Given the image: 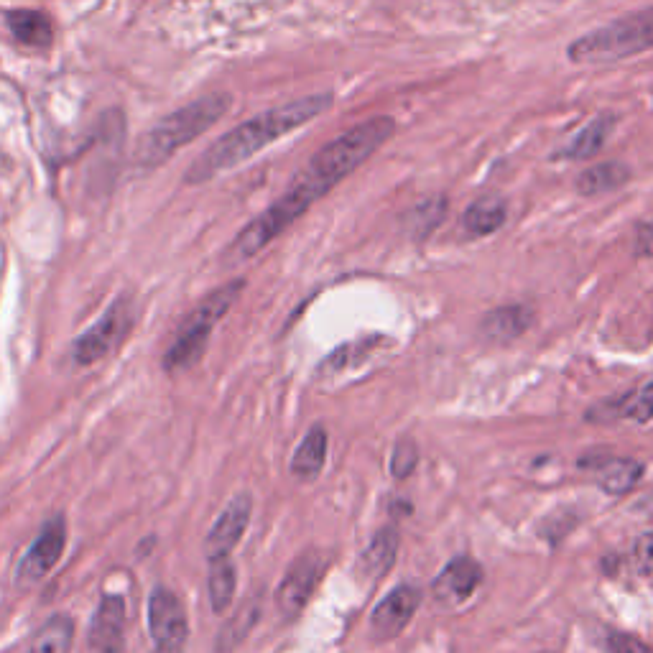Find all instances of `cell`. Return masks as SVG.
Here are the masks:
<instances>
[{"instance_id": "obj_1", "label": "cell", "mask_w": 653, "mask_h": 653, "mask_svg": "<svg viewBox=\"0 0 653 653\" xmlns=\"http://www.w3.org/2000/svg\"><path fill=\"white\" fill-rule=\"evenodd\" d=\"M393 133H396V120L381 115V118H370L355 125L342 136H337L335 141L327 143L309 161L307 169L294 179V184L235 238L228 253L230 261H245V258L261 253L273 238H279L289 228L291 222L299 220L314 202H319L324 194H330L342 179H347L360 164H365Z\"/></svg>"}, {"instance_id": "obj_2", "label": "cell", "mask_w": 653, "mask_h": 653, "mask_svg": "<svg viewBox=\"0 0 653 653\" xmlns=\"http://www.w3.org/2000/svg\"><path fill=\"white\" fill-rule=\"evenodd\" d=\"M332 108V95L322 92V95H309L294 100L289 105L281 108H271L266 113L256 115V118L245 120L243 125L233 128L230 133H225L222 138H217L205 154L199 156L197 164L189 169L187 182L189 184H202L207 179L217 177L222 171L235 169L243 161H248L250 156H256L258 151H263L266 146H271L273 141L289 136L291 131L307 125L309 120L319 118L322 113Z\"/></svg>"}, {"instance_id": "obj_3", "label": "cell", "mask_w": 653, "mask_h": 653, "mask_svg": "<svg viewBox=\"0 0 653 653\" xmlns=\"http://www.w3.org/2000/svg\"><path fill=\"white\" fill-rule=\"evenodd\" d=\"M230 103H233L230 95L212 92V95L199 97V100L189 103L187 108H179L171 115H166L164 120H159L143 136L141 146H138V164L154 169V166L169 161L179 148L192 143L194 138H199L205 131H210L212 125L228 113Z\"/></svg>"}, {"instance_id": "obj_4", "label": "cell", "mask_w": 653, "mask_h": 653, "mask_svg": "<svg viewBox=\"0 0 653 653\" xmlns=\"http://www.w3.org/2000/svg\"><path fill=\"white\" fill-rule=\"evenodd\" d=\"M648 49H653V8L592 29L574 39L567 54L574 64H613Z\"/></svg>"}, {"instance_id": "obj_5", "label": "cell", "mask_w": 653, "mask_h": 653, "mask_svg": "<svg viewBox=\"0 0 653 653\" xmlns=\"http://www.w3.org/2000/svg\"><path fill=\"white\" fill-rule=\"evenodd\" d=\"M243 286V281H230V284L220 286V289L212 291V294L184 319L177 337H174L171 347L164 353V368L169 370V373H179V370L192 368V365L202 358L207 342H210L212 330H215L217 322H220V319L230 312L235 301H238Z\"/></svg>"}, {"instance_id": "obj_6", "label": "cell", "mask_w": 653, "mask_h": 653, "mask_svg": "<svg viewBox=\"0 0 653 653\" xmlns=\"http://www.w3.org/2000/svg\"><path fill=\"white\" fill-rule=\"evenodd\" d=\"M133 324L131 301L120 296L113 307L92 324L90 330L82 332L72 345V358L77 365H95L108 358L115 347L125 340Z\"/></svg>"}, {"instance_id": "obj_7", "label": "cell", "mask_w": 653, "mask_h": 653, "mask_svg": "<svg viewBox=\"0 0 653 653\" xmlns=\"http://www.w3.org/2000/svg\"><path fill=\"white\" fill-rule=\"evenodd\" d=\"M148 633L156 653H184L187 648V613L169 587H156L148 597Z\"/></svg>"}, {"instance_id": "obj_8", "label": "cell", "mask_w": 653, "mask_h": 653, "mask_svg": "<svg viewBox=\"0 0 653 653\" xmlns=\"http://www.w3.org/2000/svg\"><path fill=\"white\" fill-rule=\"evenodd\" d=\"M322 567L324 559L317 549L304 551L294 559V564L281 580L279 592H276V605H279V613L286 620H294L296 615H301V610L307 608L309 597H312L314 587L322 577Z\"/></svg>"}, {"instance_id": "obj_9", "label": "cell", "mask_w": 653, "mask_h": 653, "mask_svg": "<svg viewBox=\"0 0 653 653\" xmlns=\"http://www.w3.org/2000/svg\"><path fill=\"white\" fill-rule=\"evenodd\" d=\"M64 546H67V521L62 516H54L46 523L29 551L23 554L21 564H18V582H36L41 577L52 572L57 562L62 559Z\"/></svg>"}, {"instance_id": "obj_10", "label": "cell", "mask_w": 653, "mask_h": 653, "mask_svg": "<svg viewBox=\"0 0 653 653\" xmlns=\"http://www.w3.org/2000/svg\"><path fill=\"white\" fill-rule=\"evenodd\" d=\"M421 595L414 585H401L388 592L370 615V633L375 641H391L404 631L419 608Z\"/></svg>"}, {"instance_id": "obj_11", "label": "cell", "mask_w": 653, "mask_h": 653, "mask_svg": "<svg viewBox=\"0 0 653 653\" xmlns=\"http://www.w3.org/2000/svg\"><path fill=\"white\" fill-rule=\"evenodd\" d=\"M87 646L92 653H123L125 646V597L105 595L97 605L87 631Z\"/></svg>"}, {"instance_id": "obj_12", "label": "cell", "mask_w": 653, "mask_h": 653, "mask_svg": "<svg viewBox=\"0 0 653 653\" xmlns=\"http://www.w3.org/2000/svg\"><path fill=\"white\" fill-rule=\"evenodd\" d=\"M250 511H253V503H250V495L245 493L235 495L228 506L222 508V513L217 516V521L212 523L210 534H207L205 539L207 559L230 557V551L238 546L245 529H248Z\"/></svg>"}, {"instance_id": "obj_13", "label": "cell", "mask_w": 653, "mask_h": 653, "mask_svg": "<svg viewBox=\"0 0 653 653\" xmlns=\"http://www.w3.org/2000/svg\"><path fill=\"white\" fill-rule=\"evenodd\" d=\"M480 582H483V567L470 557H457L437 574L434 597L444 605H460L470 600Z\"/></svg>"}, {"instance_id": "obj_14", "label": "cell", "mask_w": 653, "mask_h": 653, "mask_svg": "<svg viewBox=\"0 0 653 653\" xmlns=\"http://www.w3.org/2000/svg\"><path fill=\"white\" fill-rule=\"evenodd\" d=\"M615 120L618 118H615L613 113L597 115V118L590 120L557 156L567 161H587L592 159V156H597L602 148H605V143H608L610 133L615 131Z\"/></svg>"}, {"instance_id": "obj_15", "label": "cell", "mask_w": 653, "mask_h": 653, "mask_svg": "<svg viewBox=\"0 0 653 653\" xmlns=\"http://www.w3.org/2000/svg\"><path fill=\"white\" fill-rule=\"evenodd\" d=\"M396 554H398V531L393 529V526H386V529H381L373 536L370 546L363 551V557H360V564H358L360 577L368 582L381 580L383 574H386L388 569L393 567V562H396Z\"/></svg>"}, {"instance_id": "obj_16", "label": "cell", "mask_w": 653, "mask_h": 653, "mask_svg": "<svg viewBox=\"0 0 653 653\" xmlns=\"http://www.w3.org/2000/svg\"><path fill=\"white\" fill-rule=\"evenodd\" d=\"M324 460H327V432L322 426H312L307 437L301 439V444L296 447L294 460H291V475L309 483L322 472Z\"/></svg>"}, {"instance_id": "obj_17", "label": "cell", "mask_w": 653, "mask_h": 653, "mask_svg": "<svg viewBox=\"0 0 653 653\" xmlns=\"http://www.w3.org/2000/svg\"><path fill=\"white\" fill-rule=\"evenodd\" d=\"M508 217V205L503 197H480L475 199L462 215V228L470 235H493L503 228Z\"/></svg>"}, {"instance_id": "obj_18", "label": "cell", "mask_w": 653, "mask_h": 653, "mask_svg": "<svg viewBox=\"0 0 653 653\" xmlns=\"http://www.w3.org/2000/svg\"><path fill=\"white\" fill-rule=\"evenodd\" d=\"M531 322H534V314H531V309L518 307V304H513V307H500L485 317L483 335L490 337V340L511 342L529 330Z\"/></svg>"}, {"instance_id": "obj_19", "label": "cell", "mask_w": 653, "mask_h": 653, "mask_svg": "<svg viewBox=\"0 0 653 653\" xmlns=\"http://www.w3.org/2000/svg\"><path fill=\"white\" fill-rule=\"evenodd\" d=\"M74 623L69 615H54L34 633L26 653H72Z\"/></svg>"}, {"instance_id": "obj_20", "label": "cell", "mask_w": 653, "mask_h": 653, "mask_svg": "<svg viewBox=\"0 0 653 653\" xmlns=\"http://www.w3.org/2000/svg\"><path fill=\"white\" fill-rule=\"evenodd\" d=\"M628 179H631L628 166L620 164V161H605V164L590 166V169L582 171L580 179H577V189H580V194L595 197V194L613 192V189L623 187Z\"/></svg>"}, {"instance_id": "obj_21", "label": "cell", "mask_w": 653, "mask_h": 653, "mask_svg": "<svg viewBox=\"0 0 653 653\" xmlns=\"http://www.w3.org/2000/svg\"><path fill=\"white\" fill-rule=\"evenodd\" d=\"M646 467L631 457H613V460L602 462L600 467V485L605 493L610 495H625L631 493L643 477Z\"/></svg>"}, {"instance_id": "obj_22", "label": "cell", "mask_w": 653, "mask_h": 653, "mask_svg": "<svg viewBox=\"0 0 653 653\" xmlns=\"http://www.w3.org/2000/svg\"><path fill=\"white\" fill-rule=\"evenodd\" d=\"M8 29L26 46H49L52 41V21L41 11H11Z\"/></svg>"}, {"instance_id": "obj_23", "label": "cell", "mask_w": 653, "mask_h": 653, "mask_svg": "<svg viewBox=\"0 0 653 653\" xmlns=\"http://www.w3.org/2000/svg\"><path fill=\"white\" fill-rule=\"evenodd\" d=\"M207 580H210L207 590H210L212 610L215 613H225L233 605L235 587H238V572H235L230 557L210 559V577Z\"/></svg>"}, {"instance_id": "obj_24", "label": "cell", "mask_w": 653, "mask_h": 653, "mask_svg": "<svg viewBox=\"0 0 653 653\" xmlns=\"http://www.w3.org/2000/svg\"><path fill=\"white\" fill-rule=\"evenodd\" d=\"M258 615H261V602H258V597L256 600L245 602L243 608L238 610V615L222 628L220 638H217V648H220V651H230L233 646H238V643L248 636L250 628L258 623Z\"/></svg>"}, {"instance_id": "obj_25", "label": "cell", "mask_w": 653, "mask_h": 653, "mask_svg": "<svg viewBox=\"0 0 653 653\" xmlns=\"http://www.w3.org/2000/svg\"><path fill=\"white\" fill-rule=\"evenodd\" d=\"M620 416H628V419L636 421H648L653 419V381L646 383L638 391L628 393L618 404Z\"/></svg>"}, {"instance_id": "obj_26", "label": "cell", "mask_w": 653, "mask_h": 653, "mask_svg": "<svg viewBox=\"0 0 653 653\" xmlns=\"http://www.w3.org/2000/svg\"><path fill=\"white\" fill-rule=\"evenodd\" d=\"M416 465H419V447H416L414 439L398 442L391 455V475L396 480H404L416 470Z\"/></svg>"}, {"instance_id": "obj_27", "label": "cell", "mask_w": 653, "mask_h": 653, "mask_svg": "<svg viewBox=\"0 0 653 653\" xmlns=\"http://www.w3.org/2000/svg\"><path fill=\"white\" fill-rule=\"evenodd\" d=\"M444 210H447V202L442 197L429 199V202H421L419 210L414 212V230L419 238H424L429 230H434L442 222Z\"/></svg>"}, {"instance_id": "obj_28", "label": "cell", "mask_w": 653, "mask_h": 653, "mask_svg": "<svg viewBox=\"0 0 653 653\" xmlns=\"http://www.w3.org/2000/svg\"><path fill=\"white\" fill-rule=\"evenodd\" d=\"M608 651L610 653H653L648 643L641 638L628 636V633H610L608 636Z\"/></svg>"}, {"instance_id": "obj_29", "label": "cell", "mask_w": 653, "mask_h": 653, "mask_svg": "<svg viewBox=\"0 0 653 653\" xmlns=\"http://www.w3.org/2000/svg\"><path fill=\"white\" fill-rule=\"evenodd\" d=\"M633 554H636L638 569L646 574H651L653 572V531H648V534H643L641 539L636 541V549H633Z\"/></svg>"}, {"instance_id": "obj_30", "label": "cell", "mask_w": 653, "mask_h": 653, "mask_svg": "<svg viewBox=\"0 0 653 653\" xmlns=\"http://www.w3.org/2000/svg\"><path fill=\"white\" fill-rule=\"evenodd\" d=\"M636 256H653V220L643 222L641 228L636 230Z\"/></svg>"}]
</instances>
